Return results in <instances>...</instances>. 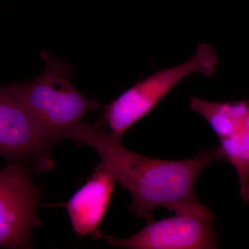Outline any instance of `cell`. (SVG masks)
<instances>
[{
  "label": "cell",
  "mask_w": 249,
  "mask_h": 249,
  "mask_svg": "<svg viewBox=\"0 0 249 249\" xmlns=\"http://www.w3.org/2000/svg\"><path fill=\"white\" fill-rule=\"evenodd\" d=\"M189 106L207 121L219 140L237 133L249 112V100L219 103L191 97Z\"/></svg>",
  "instance_id": "cell-8"
},
{
  "label": "cell",
  "mask_w": 249,
  "mask_h": 249,
  "mask_svg": "<svg viewBox=\"0 0 249 249\" xmlns=\"http://www.w3.org/2000/svg\"><path fill=\"white\" fill-rule=\"evenodd\" d=\"M171 217L155 220L147 218L145 227L132 237H104L108 245L130 249H217L214 213L199 201Z\"/></svg>",
  "instance_id": "cell-4"
},
{
  "label": "cell",
  "mask_w": 249,
  "mask_h": 249,
  "mask_svg": "<svg viewBox=\"0 0 249 249\" xmlns=\"http://www.w3.org/2000/svg\"><path fill=\"white\" fill-rule=\"evenodd\" d=\"M52 145L10 85L0 90V153L11 162L29 161L35 171L52 169Z\"/></svg>",
  "instance_id": "cell-6"
},
{
  "label": "cell",
  "mask_w": 249,
  "mask_h": 249,
  "mask_svg": "<svg viewBox=\"0 0 249 249\" xmlns=\"http://www.w3.org/2000/svg\"><path fill=\"white\" fill-rule=\"evenodd\" d=\"M226 161L234 167L240 185L244 203L249 202V112L240 130L229 138L219 140Z\"/></svg>",
  "instance_id": "cell-9"
},
{
  "label": "cell",
  "mask_w": 249,
  "mask_h": 249,
  "mask_svg": "<svg viewBox=\"0 0 249 249\" xmlns=\"http://www.w3.org/2000/svg\"><path fill=\"white\" fill-rule=\"evenodd\" d=\"M45 70L35 79L10 84L52 144L69 139L73 129L83 124L87 113L101 107L72 84L71 69L60 58L40 53Z\"/></svg>",
  "instance_id": "cell-2"
},
{
  "label": "cell",
  "mask_w": 249,
  "mask_h": 249,
  "mask_svg": "<svg viewBox=\"0 0 249 249\" xmlns=\"http://www.w3.org/2000/svg\"><path fill=\"white\" fill-rule=\"evenodd\" d=\"M95 171L87 183L63 204L73 230L80 236L96 231L115 188L116 181L109 174L101 170Z\"/></svg>",
  "instance_id": "cell-7"
},
{
  "label": "cell",
  "mask_w": 249,
  "mask_h": 249,
  "mask_svg": "<svg viewBox=\"0 0 249 249\" xmlns=\"http://www.w3.org/2000/svg\"><path fill=\"white\" fill-rule=\"evenodd\" d=\"M217 66V54L213 47L199 44L188 61L156 72L111 101L104 107L100 122L107 124L111 132L122 138L131 126L152 111L181 80L194 73L213 76Z\"/></svg>",
  "instance_id": "cell-3"
},
{
  "label": "cell",
  "mask_w": 249,
  "mask_h": 249,
  "mask_svg": "<svg viewBox=\"0 0 249 249\" xmlns=\"http://www.w3.org/2000/svg\"><path fill=\"white\" fill-rule=\"evenodd\" d=\"M40 188L24 162H12L0 173V247L31 248V230L37 216Z\"/></svg>",
  "instance_id": "cell-5"
},
{
  "label": "cell",
  "mask_w": 249,
  "mask_h": 249,
  "mask_svg": "<svg viewBox=\"0 0 249 249\" xmlns=\"http://www.w3.org/2000/svg\"><path fill=\"white\" fill-rule=\"evenodd\" d=\"M104 124H81L69 139L94 149L101 163L95 170L106 172L132 196L129 210L142 219L152 217L157 208L175 213L197 201L195 183L208 165L225 160L220 146L206 149L193 158L162 160L127 150L120 137L106 132Z\"/></svg>",
  "instance_id": "cell-1"
}]
</instances>
